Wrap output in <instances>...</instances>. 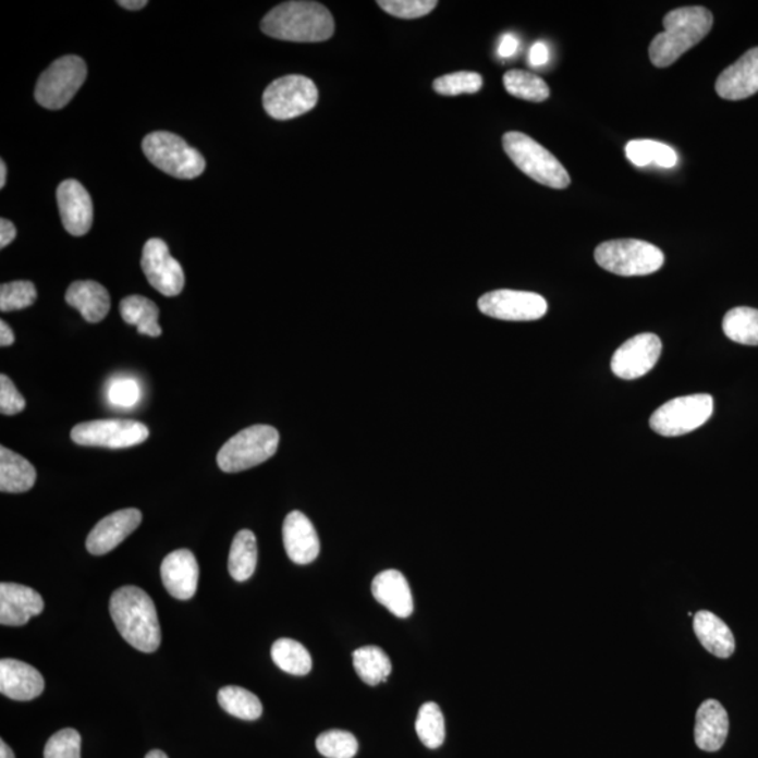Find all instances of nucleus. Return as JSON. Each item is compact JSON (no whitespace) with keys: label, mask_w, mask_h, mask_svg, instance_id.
I'll use <instances>...</instances> for the list:
<instances>
[{"label":"nucleus","mask_w":758,"mask_h":758,"mask_svg":"<svg viewBox=\"0 0 758 758\" xmlns=\"http://www.w3.org/2000/svg\"><path fill=\"white\" fill-rule=\"evenodd\" d=\"M110 614L121 636L133 648L144 653L158 650L162 632L157 607L147 592L135 586L121 587L111 596Z\"/></svg>","instance_id":"f257e3e1"},{"label":"nucleus","mask_w":758,"mask_h":758,"mask_svg":"<svg viewBox=\"0 0 758 758\" xmlns=\"http://www.w3.org/2000/svg\"><path fill=\"white\" fill-rule=\"evenodd\" d=\"M261 32L277 40L322 42L334 34L332 14L316 2H285L261 21Z\"/></svg>","instance_id":"f03ea898"},{"label":"nucleus","mask_w":758,"mask_h":758,"mask_svg":"<svg viewBox=\"0 0 758 758\" xmlns=\"http://www.w3.org/2000/svg\"><path fill=\"white\" fill-rule=\"evenodd\" d=\"M712 13L706 8H680L665 14L664 32L653 38L649 57L655 66L668 68L701 42L711 32Z\"/></svg>","instance_id":"7ed1b4c3"},{"label":"nucleus","mask_w":758,"mask_h":758,"mask_svg":"<svg viewBox=\"0 0 758 758\" xmlns=\"http://www.w3.org/2000/svg\"><path fill=\"white\" fill-rule=\"evenodd\" d=\"M503 148L513 163L539 184L558 190L571 184V176L563 164L528 135L516 131L505 134Z\"/></svg>","instance_id":"20e7f679"},{"label":"nucleus","mask_w":758,"mask_h":758,"mask_svg":"<svg viewBox=\"0 0 758 758\" xmlns=\"http://www.w3.org/2000/svg\"><path fill=\"white\" fill-rule=\"evenodd\" d=\"M280 435L274 427L256 425L237 432L222 445L217 464L227 474L242 473L266 463L279 449Z\"/></svg>","instance_id":"39448f33"},{"label":"nucleus","mask_w":758,"mask_h":758,"mask_svg":"<svg viewBox=\"0 0 758 758\" xmlns=\"http://www.w3.org/2000/svg\"><path fill=\"white\" fill-rule=\"evenodd\" d=\"M597 265L622 277L648 276L662 269L663 252L652 243L638 240L602 242L595 252Z\"/></svg>","instance_id":"423d86ee"},{"label":"nucleus","mask_w":758,"mask_h":758,"mask_svg":"<svg viewBox=\"0 0 758 758\" xmlns=\"http://www.w3.org/2000/svg\"><path fill=\"white\" fill-rule=\"evenodd\" d=\"M145 157L149 162L176 179H196L206 170V159L197 149L179 135L157 131L145 137L143 143Z\"/></svg>","instance_id":"0eeeda50"},{"label":"nucleus","mask_w":758,"mask_h":758,"mask_svg":"<svg viewBox=\"0 0 758 758\" xmlns=\"http://www.w3.org/2000/svg\"><path fill=\"white\" fill-rule=\"evenodd\" d=\"M87 66L82 58L66 56L52 62L37 82L36 100L48 110L65 107L85 84Z\"/></svg>","instance_id":"6e6552de"},{"label":"nucleus","mask_w":758,"mask_h":758,"mask_svg":"<svg viewBox=\"0 0 758 758\" xmlns=\"http://www.w3.org/2000/svg\"><path fill=\"white\" fill-rule=\"evenodd\" d=\"M712 412L713 400L708 393L675 398L653 413L650 427L660 436H684L706 425Z\"/></svg>","instance_id":"1a4fd4ad"},{"label":"nucleus","mask_w":758,"mask_h":758,"mask_svg":"<svg viewBox=\"0 0 758 758\" xmlns=\"http://www.w3.org/2000/svg\"><path fill=\"white\" fill-rule=\"evenodd\" d=\"M318 89L309 77L289 75L270 84L264 94L266 113L276 120H291L308 113L318 103Z\"/></svg>","instance_id":"9d476101"},{"label":"nucleus","mask_w":758,"mask_h":758,"mask_svg":"<svg viewBox=\"0 0 758 758\" xmlns=\"http://www.w3.org/2000/svg\"><path fill=\"white\" fill-rule=\"evenodd\" d=\"M149 437V429L144 423L135 420H91L80 423L71 431L72 441L85 447H103V449H130L143 444Z\"/></svg>","instance_id":"9b49d317"},{"label":"nucleus","mask_w":758,"mask_h":758,"mask_svg":"<svg viewBox=\"0 0 758 758\" xmlns=\"http://www.w3.org/2000/svg\"><path fill=\"white\" fill-rule=\"evenodd\" d=\"M478 306L480 313L490 318L513 320V322L541 319L548 313L546 298L527 291H492L480 296Z\"/></svg>","instance_id":"f8f14e48"},{"label":"nucleus","mask_w":758,"mask_h":758,"mask_svg":"<svg viewBox=\"0 0 758 758\" xmlns=\"http://www.w3.org/2000/svg\"><path fill=\"white\" fill-rule=\"evenodd\" d=\"M140 266L149 284L164 296L182 293L186 277L179 261L170 255L167 243L162 240H149L145 243Z\"/></svg>","instance_id":"ddd939ff"},{"label":"nucleus","mask_w":758,"mask_h":758,"mask_svg":"<svg viewBox=\"0 0 758 758\" xmlns=\"http://www.w3.org/2000/svg\"><path fill=\"white\" fill-rule=\"evenodd\" d=\"M662 349V342L656 334H638L616 350L611 359L612 372L621 379L644 377L659 362Z\"/></svg>","instance_id":"4468645a"},{"label":"nucleus","mask_w":758,"mask_h":758,"mask_svg":"<svg viewBox=\"0 0 758 758\" xmlns=\"http://www.w3.org/2000/svg\"><path fill=\"white\" fill-rule=\"evenodd\" d=\"M58 207L65 230L74 236H84L94 223V203L90 194L77 180H65L57 192Z\"/></svg>","instance_id":"2eb2a0df"},{"label":"nucleus","mask_w":758,"mask_h":758,"mask_svg":"<svg viewBox=\"0 0 758 758\" xmlns=\"http://www.w3.org/2000/svg\"><path fill=\"white\" fill-rule=\"evenodd\" d=\"M143 513L138 509H124L100 519L86 539L87 551L91 555H106L119 547L130 534L139 527Z\"/></svg>","instance_id":"dca6fc26"},{"label":"nucleus","mask_w":758,"mask_h":758,"mask_svg":"<svg viewBox=\"0 0 758 758\" xmlns=\"http://www.w3.org/2000/svg\"><path fill=\"white\" fill-rule=\"evenodd\" d=\"M198 563L188 549H178L163 559L160 576L164 589L178 600H190L198 587Z\"/></svg>","instance_id":"f3484780"},{"label":"nucleus","mask_w":758,"mask_h":758,"mask_svg":"<svg viewBox=\"0 0 758 758\" xmlns=\"http://www.w3.org/2000/svg\"><path fill=\"white\" fill-rule=\"evenodd\" d=\"M717 94L725 100L747 99L758 91V47L748 50L719 75Z\"/></svg>","instance_id":"a211bd4d"},{"label":"nucleus","mask_w":758,"mask_h":758,"mask_svg":"<svg viewBox=\"0 0 758 758\" xmlns=\"http://www.w3.org/2000/svg\"><path fill=\"white\" fill-rule=\"evenodd\" d=\"M44 600L30 587L17 583L0 585V624L4 626H23L32 616L40 615Z\"/></svg>","instance_id":"6ab92c4d"},{"label":"nucleus","mask_w":758,"mask_h":758,"mask_svg":"<svg viewBox=\"0 0 758 758\" xmlns=\"http://www.w3.org/2000/svg\"><path fill=\"white\" fill-rule=\"evenodd\" d=\"M283 541L286 555L296 565H308L319 555L318 533L310 519L301 512H291L284 519Z\"/></svg>","instance_id":"aec40b11"},{"label":"nucleus","mask_w":758,"mask_h":758,"mask_svg":"<svg viewBox=\"0 0 758 758\" xmlns=\"http://www.w3.org/2000/svg\"><path fill=\"white\" fill-rule=\"evenodd\" d=\"M44 692V678L33 665L16 659L0 662V693L14 701H32Z\"/></svg>","instance_id":"412c9836"},{"label":"nucleus","mask_w":758,"mask_h":758,"mask_svg":"<svg viewBox=\"0 0 758 758\" xmlns=\"http://www.w3.org/2000/svg\"><path fill=\"white\" fill-rule=\"evenodd\" d=\"M729 733L726 709L717 699H707L695 717L694 737L704 751H718L725 745Z\"/></svg>","instance_id":"4be33fe9"},{"label":"nucleus","mask_w":758,"mask_h":758,"mask_svg":"<svg viewBox=\"0 0 758 758\" xmlns=\"http://www.w3.org/2000/svg\"><path fill=\"white\" fill-rule=\"evenodd\" d=\"M371 591L379 604L400 619H407L413 612V596L409 583L400 571H383L372 580Z\"/></svg>","instance_id":"5701e85b"},{"label":"nucleus","mask_w":758,"mask_h":758,"mask_svg":"<svg viewBox=\"0 0 758 758\" xmlns=\"http://www.w3.org/2000/svg\"><path fill=\"white\" fill-rule=\"evenodd\" d=\"M65 299L89 323L101 322L110 313L109 291L96 281H75L68 289Z\"/></svg>","instance_id":"b1692460"},{"label":"nucleus","mask_w":758,"mask_h":758,"mask_svg":"<svg viewBox=\"0 0 758 758\" xmlns=\"http://www.w3.org/2000/svg\"><path fill=\"white\" fill-rule=\"evenodd\" d=\"M694 632L704 648L717 658L728 659L735 652V636L713 612L698 611L694 616Z\"/></svg>","instance_id":"393cba45"},{"label":"nucleus","mask_w":758,"mask_h":758,"mask_svg":"<svg viewBox=\"0 0 758 758\" xmlns=\"http://www.w3.org/2000/svg\"><path fill=\"white\" fill-rule=\"evenodd\" d=\"M36 479V468L32 463L7 447L0 449V490L3 493L28 492Z\"/></svg>","instance_id":"a878e982"},{"label":"nucleus","mask_w":758,"mask_h":758,"mask_svg":"<svg viewBox=\"0 0 758 758\" xmlns=\"http://www.w3.org/2000/svg\"><path fill=\"white\" fill-rule=\"evenodd\" d=\"M120 313L124 322L137 327L138 333L147 334L150 338H159L162 328L159 327L158 305L145 296H126L120 304Z\"/></svg>","instance_id":"bb28decb"},{"label":"nucleus","mask_w":758,"mask_h":758,"mask_svg":"<svg viewBox=\"0 0 758 758\" xmlns=\"http://www.w3.org/2000/svg\"><path fill=\"white\" fill-rule=\"evenodd\" d=\"M257 565V541L256 536L249 529H242L237 533L230 551L228 568L233 580L246 582L250 579Z\"/></svg>","instance_id":"cd10ccee"},{"label":"nucleus","mask_w":758,"mask_h":758,"mask_svg":"<svg viewBox=\"0 0 758 758\" xmlns=\"http://www.w3.org/2000/svg\"><path fill=\"white\" fill-rule=\"evenodd\" d=\"M353 664L358 677L368 685L386 683L392 672L391 659L378 646L354 650Z\"/></svg>","instance_id":"c85d7f7f"},{"label":"nucleus","mask_w":758,"mask_h":758,"mask_svg":"<svg viewBox=\"0 0 758 758\" xmlns=\"http://www.w3.org/2000/svg\"><path fill=\"white\" fill-rule=\"evenodd\" d=\"M625 155L638 168L655 163L660 168L670 169L674 168L678 160L672 147L650 139L631 140L625 147Z\"/></svg>","instance_id":"c756f323"},{"label":"nucleus","mask_w":758,"mask_h":758,"mask_svg":"<svg viewBox=\"0 0 758 758\" xmlns=\"http://www.w3.org/2000/svg\"><path fill=\"white\" fill-rule=\"evenodd\" d=\"M723 332L732 342L758 346V309L738 306L723 318Z\"/></svg>","instance_id":"7c9ffc66"},{"label":"nucleus","mask_w":758,"mask_h":758,"mask_svg":"<svg viewBox=\"0 0 758 758\" xmlns=\"http://www.w3.org/2000/svg\"><path fill=\"white\" fill-rule=\"evenodd\" d=\"M218 702L223 711L243 721H256L264 713V706L257 695L236 685H228L218 693Z\"/></svg>","instance_id":"2f4dec72"},{"label":"nucleus","mask_w":758,"mask_h":758,"mask_svg":"<svg viewBox=\"0 0 758 758\" xmlns=\"http://www.w3.org/2000/svg\"><path fill=\"white\" fill-rule=\"evenodd\" d=\"M271 658L283 672L293 675H306L313 670V658L303 644L294 639L276 640L271 646Z\"/></svg>","instance_id":"473e14b6"},{"label":"nucleus","mask_w":758,"mask_h":758,"mask_svg":"<svg viewBox=\"0 0 758 758\" xmlns=\"http://www.w3.org/2000/svg\"><path fill=\"white\" fill-rule=\"evenodd\" d=\"M503 84L510 95L517 97V99L536 101V103L546 101L551 94L546 81L526 71L505 72Z\"/></svg>","instance_id":"72a5a7b5"},{"label":"nucleus","mask_w":758,"mask_h":758,"mask_svg":"<svg viewBox=\"0 0 758 758\" xmlns=\"http://www.w3.org/2000/svg\"><path fill=\"white\" fill-rule=\"evenodd\" d=\"M416 733L427 748H439L445 741V721L436 702L421 706L416 719Z\"/></svg>","instance_id":"f704fd0d"},{"label":"nucleus","mask_w":758,"mask_h":758,"mask_svg":"<svg viewBox=\"0 0 758 758\" xmlns=\"http://www.w3.org/2000/svg\"><path fill=\"white\" fill-rule=\"evenodd\" d=\"M316 748L327 758H353L358 751L356 736L346 731H328L316 738Z\"/></svg>","instance_id":"c9c22d12"},{"label":"nucleus","mask_w":758,"mask_h":758,"mask_svg":"<svg viewBox=\"0 0 758 758\" xmlns=\"http://www.w3.org/2000/svg\"><path fill=\"white\" fill-rule=\"evenodd\" d=\"M482 76L464 71L439 77L432 84V89L442 96L474 95L482 89Z\"/></svg>","instance_id":"e433bc0d"},{"label":"nucleus","mask_w":758,"mask_h":758,"mask_svg":"<svg viewBox=\"0 0 758 758\" xmlns=\"http://www.w3.org/2000/svg\"><path fill=\"white\" fill-rule=\"evenodd\" d=\"M37 299L36 285L32 281H13L0 286V310L12 313L28 308Z\"/></svg>","instance_id":"4c0bfd02"},{"label":"nucleus","mask_w":758,"mask_h":758,"mask_svg":"<svg viewBox=\"0 0 758 758\" xmlns=\"http://www.w3.org/2000/svg\"><path fill=\"white\" fill-rule=\"evenodd\" d=\"M82 737L75 729H62L50 737L44 758H81Z\"/></svg>","instance_id":"58836bf2"},{"label":"nucleus","mask_w":758,"mask_h":758,"mask_svg":"<svg viewBox=\"0 0 758 758\" xmlns=\"http://www.w3.org/2000/svg\"><path fill=\"white\" fill-rule=\"evenodd\" d=\"M436 0H379L378 7L391 16L419 19L435 11Z\"/></svg>","instance_id":"ea45409f"},{"label":"nucleus","mask_w":758,"mask_h":758,"mask_svg":"<svg viewBox=\"0 0 758 758\" xmlns=\"http://www.w3.org/2000/svg\"><path fill=\"white\" fill-rule=\"evenodd\" d=\"M107 398L111 405L119 407H133L140 400V387L137 379L115 378L109 383Z\"/></svg>","instance_id":"a19ab883"},{"label":"nucleus","mask_w":758,"mask_h":758,"mask_svg":"<svg viewBox=\"0 0 758 758\" xmlns=\"http://www.w3.org/2000/svg\"><path fill=\"white\" fill-rule=\"evenodd\" d=\"M24 407H26V400L17 391L12 379L2 374L0 376V412L4 416H13L23 412Z\"/></svg>","instance_id":"79ce46f5"},{"label":"nucleus","mask_w":758,"mask_h":758,"mask_svg":"<svg viewBox=\"0 0 758 758\" xmlns=\"http://www.w3.org/2000/svg\"><path fill=\"white\" fill-rule=\"evenodd\" d=\"M529 65L531 66H542L549 61V48L546 42L538 41L534 44L531 50H529Z\"/></svg>","instance_id":"37998d69"},{"label":"nucleus","mask_w":758,"mask_h":758,"mask_svg":"<svg viewBox=\"0 0 758 758\" xmlns=\"http://www.w3.org/2000/svg\"><path fill=\"white\" fill-rule=\"evenodd\" d=\"M518 38L513 34H504L499 44V56L502 58H512L518 51Z\"/></svg>","instance_id":"c03bdc74"},{"label":"nucleus","mask_w":758,"mask_h":758,"mask_svg":"<svg viewBox=\"0 0 758 758\" xmlns=\"http://www.w3.org/2000/svg\"><path fill=\"white\" fill-rule=\"evenodd\" d=\"M17 236V230L16 227L13 225V223L9 220H0V247L4 249V247L11 245V243L14 241V237Z\"/></svg>","instance_id":"a18cd8bd"},{"label":"nucleus","mask_w":758,"mask_h":758,"mask_svg":"<svg viewBox=\"0 0 758 758\" xmlns=\"http://www.w3.org/2000/svg\"><path fill=\"white\" fill-rule=\"evenodd\" d=\"M14 333L4 320H0V346L9 347L14 343Z\"/></svg>","instance_id":"49530a36"},{"label":"nucleus","mask_w":758,"mask_h":758,"mask_svg":"<svg viewBox=\"0 0 758 758\" xmlns=\"http://www.w3.org/2000/svg\"><path fill=\"white\" fill-rule=\"evenodd\" d=\"M119 4L126 11H140V9L147 7L148 2L147 0H120Z\"/></svg>","instance_id":"de8ad7c7"},{"label":"nucleus","mask_w":758,"mask_h":758,"mask_svg":"<svg viewBox=\"0 0 758 758\" xmlns=\"http://www.w3.org/2000/svg\"><path fill=\"white\" fill-rule=\"evenodd\" d=\"M0 758H16L13 755L12 748L7 745V742H0Z\"/></svg>","instance_id":"09e8293b"},{"label":"nucleus","mask_w":758,"mask_h":758,"mask_svg":"<svg viewBox=\"0 0 758 758\" xmlns=\"http://www.w3.org/2000/svg\"><path fill=\"white\" fill-rule=\"evenodd\" d=\"M7 163H4V160H0V188H3L4 184H7Z\"/></svg>","instance_id":"8fccbe9b"},{"label":"nucleus","mask_w":758,"mask_h":758,"mask_svg":"<svg viewBox=\"0 0 758 758\" xmlns=\"http://www.w3.org/2000/svg\"><path fill=\"white\" fill-rule=\"evenodd\" d=\"M145 758H169V757L167 755H164L163 751L152 750V751H149L148 755L145 756Z\"/></svg>","instance_id":"3c124183"}]
</instances>
